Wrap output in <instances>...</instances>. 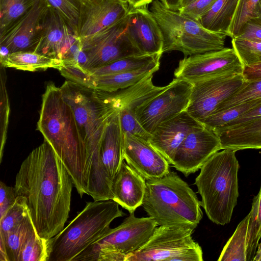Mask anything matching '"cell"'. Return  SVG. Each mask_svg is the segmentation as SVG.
<instances>
[{"mask_svg":"<svg viewBox=\"0 0 261 261\" xmlns=\"http://www.w3.org/2000/svg\"><path fill=\"white\" fill-rule=\"evenodd\" d=\"M73 186L70 175L45 140L21 163L14 188L16 196L25 201L40 237L49 240L64 229Z\"/></svg>","mask_w":261,"mask_h":261,"instance_id":"6da1fadb","label":"cell"},{"mask_svg":"<svg viewBox=\"0 0 261 261\" xmlns=\"http://www.w3.org/2000/svg\"><path fill=\"white\" fill-rule=\"evenodd\" d=\"M60 89L73 111L84 144L88 195L96 201L111 199L112 184L103 169L100 148L108 119L116 111L105 101L99 90L70 80L65 81Z\"/></svg>","mask_w":261,"mask_h":261,"instance_id":"7a4b0ae2","label":"cell"},{"mask_svg":"<svg viewBox=\"0 0 261 261\" xmlns=\"http://www.w3.org/2000/svg\"><path fill=\"white\" fill-rule=\"evenodd\" d=\"M37 129L65 167L80 196L88 195L84 144L73 111L54 83L47 84L42 95Z\"/></svg>","mask_w":261,"mask_h":261,"instance_id":"3957f363","label":"cell"},{"mask_svg":"<svg viewBox=\"0 0 261 261\" xmlns=\"http://www.w3.org/2000/svg\"><path fill=\"white\" fill-rule=\"evenodd\" d=\"M236 152L224 149L216 152L201 167L195 178L201 206L216 224L229 223L237 204L239 164Z\"/></svg>","mask_w":261,"mask_h":261,"instance_id":"277c9868","label":"cell"},{"mask_svg":"<svg viewBox=\"0 0 261 261\" xmlns=\"http://www.w3.org/2000/svg\"><path fill=\"white\" fill-rule=\"evenodd\" d=\"M142 204L158 225H180L196 228L202 218L201 201L189 185L170 171L163 177L146 180Z\"/></svg>","mask_w":261,"mask_h":261,"instance_id":"5b68a950","label":"cell"},{"mask_svg":"<svg viewBox=\"0 0 261 261\" xmlns=\"http://www.w3.org/2000/svg\"><path fill=\"white\" fill-rule=\"evenodd\" d=\"M124 215L112 199L87 202L65 228L48 240V261H73L110 228L114 219Z\"/></svg>","mask_w":261,"mask_h":261,"instance_id":"8992f818","label":"cell"},{"mask_svg":"<svg viewBox=\"0 0 261 261\" xmlns=\"http://www.w3.org/2000/svg\"><path fill=\"white\" fill-rule=\"evenodd\" d=\"M149 10L162 33L163 53L177 50L187 57L225 48L226 35L206 29L199 21L168 9L160 0H153Z\"/></svg>","mask_w":261,"mask_h":261,"instance_id":"52a82bcc","label":"cell"},{"mask_svg":"<svg viewBox=\"0 0 261 261\" xmlns=\"http://www.w3.org/2000/svg\"><path fill=\"white\" fill-rule=\"evenodd\" d=\"M158 226L150 217L138 218L129 213L119 225L110 228L73 261H125L149 240Z\"/></svg>","mask_w":261,"mask_h":261,"instance_id":"ba28073f","label":"cell"},{"mask_svg":"<svg viewBox=\"0 0 261 261\" xmlns=\"http://www.w3.org/2000/svg\"><path fill=\"white\" fill-rule=\"evenodd\" d=\"M194 228L160 225L149 240L125 261H203L202 250L192 238Z\"/></svg>","mask_w":261,"mask_h":261,"instance_id":"9c48e42d","label":"cell"},{"mask_svg":"<svg viewBox=\"0 0 261 261\" xmlns=\"http://www.w3.org/2000/svg\"><path fill=\"white\" fill-rule=\"evenodd\" d=\"M128 20L127 14L107 28L80 38L81 49L87 58L86 69L101 67L127 57L143 54L129 35Z\"/></svg>","mask_w":261,"mask_h":261,"instance_id":"30bf717a","label":"cell"},{"mask_svg":"<svg viewBox=\"0 0 261 261\" xmlns=\"http://www.w3.org/2000/svg\"><path fill=\"white\" fill-rule=\"evenodd\" d=\"M191 90V83L174 79L162 92L137 108L135 114L138 121L151 134L160 124L186 110Z\"/></svg>","mask_w":261,"mask_h":261,"instance_id":"8fae6325","label":"cell"},{"mask_svg":"<svg viewBox=\"0 0 261 261\" xmlns=\"http://www.w3.org/2000/svg\"><path fill=\"white\" fill-rule=\"evenodd\" d=\"M245 81L243 74H224L191 83L192 90L186 111L202 123L221 103L236 93Z\"/></svg>","mask_w":261,"mask_h":261,"instance_id":"7c38bea8","label":"cell"},{"mask_svg":"<svg viewBox=\"0 0 261 261\" xmlns=\"http://www.w3.org/2000/svg\"><path fill=\"white\" fill-rule=\"evenodd\" d=\"M244 66L233 48L185 57L175 69V78L190 83L224 74H242Z\"/></svg>","mask_w":261,"mask_h":261,"instance_id":"4fadbf2b","label":"cell"},{"mask_svg":"<svg viewBox=\"0 0 261 261\" xmlns=\"http://www.w3.org/2000/svg\"><path fill=\"white\" fill-rule=\"evenodd\" d=\"M48 6L45 0H37L29 10L0 32V58L17 51H35Z\"/></svg>","mask_w":261,"mask_h":261,"instance_id":"5bb4252c","label":"cell"},{"mask_svg":"<svg viewBox=\"0 0 261 261\" xmlns=\"http://www.w3.org/2000/svg\"><path fill=\"white\" fill-rule=\"evenodd\" d=\"M222 149L218 135L204 125L191 132L181 143L171 165L186 176L195 173Z\"/></svg>","mask_w":261,"mask_h":261,"instance_id":"9a60e30c","label":"cell"},{"mask_svg":"<svg viewBox=\"0 0 261 261\" xmlns=\"http://www.w3.org/2000/svg\"><path fill=\"white\" fill-rule=\"evenodd\" d=\"M77 31L58 10L48 5L42 17L35 52L59 60L78 39Z\"/></svg>","mask_w":261,"mask_h":261,"instance_id":"2e32d148","label":"cell"},{"mask_svg":"<svg viewBox=\"0 0 261 261\" xmlns=\"http://www.w3.org/2000/svg\"><path fill=\"white\" fill-rule=\"evenodd\" d=\"M129 9L128 3L119 0H81L79 37L92 35L115 23L128 14Z\"/></svg>","mask_w":261,"mask_h":261,"instance_id":"e0dca14e","label":"cell"},{"mask_svg":"<svg viewBox=\"0 0 261 261\" xmlns=\"http://www.w3.org/2000/svg\"><path fill=\"white\" fill-rule=\"evenodd\" d=\"M123 136L124 160L146 180L163 177L170 171L168 161L149 141L129 134Z\"/></svg>","mask_w":261,"mask_h":261,"instance_id":"ac0fdd59","label":"cell"},{"mask_svg":"<svg viewBox=\"0 0 261 261\" xmlns=\"http://www.w3.org/2000/svg\"><path fill=\"white\" fill-rule=\"evenodd\" d=\"M203 124L185 110L158 125L151 134L150 144L171 164L188 135Z\"/></svg>","mask_w":261,"mask_h":261,"instance_id":"d6986e66","label":"cell"},{"mask_svg":"<svg viewBox=\"0 0 261 261\" xmlns=\"http://www.w3.org/2000/svg\"><path fill=\"white\" fill-rule=\"evenodd\" d=\"M128 16L129 35L140 51L143 54L162 55V33L148 5L130 7Z\"/></svg>","mask_w":261,"mask_h":261,"instance_id":"ffe728a7","label":"cell"},{"mask_svg":"<svg viewBox=\"0 0 261 261\" xmlns=\"http://www.w3.org/2000/svg\"><path fill=\"white\" fill-rule=\"evenodd\" d=\"M146 187V179L123 161L113 180L112 199L134 213L143 204Z\"/></svg>","mask_w":261,"mask_h":261,"instance_id":"44dd1931","label":"cell"},{"mask_svg":"<svg viewBox=\"0 0 261 261\" xmlns=\"http://www.w3.org/2000/svg\"><path fill=\"white\" fill-rule=\"evenodd\" d=\"M124 144L119 113L116 111L108 119L100 148L103 169L112 184L124 160Z\"/></svg>","mask_w":261,"mask_h":261,"instance_id":"7402d4cb","label":"cell"},{"mask_svg":"<svg viewBox=\"0 0 261 261\" xmlns=\"http://www.w3.org/2000/svg\"><path fill=\"white\" fill-rule=\"evenodd\" d=\"M151 74L126 88L113 92L99 91L105 101L114 110L135 113L137 108L148 99L162 92L166 87L153 85Z\"/></svg>","mask_w":261,"mask_h":261,"instance_id":"603a6c76","label":"cell"},{"mask_svg":"<svg viewBox=\"0 0 261 261\" xmlns=\"http://www.w3.org/2000/svg\"><path fill=\"white\" fill-rule=\"evenodd\" d=\"M214 132L219 138L222 149L236 151L245 149H261V118Z\"/></svg>","mask_w":261,"mask_h":261,"instance_id":"cb8c5ba5","label":"cell"},{"mask_svg":"<svg viewBox=\"0 0 261 261\" xmlns=\"http://www.w3.org/2000/svg\"><path fill=\"white\" fill-rule=\"evenodd\" d=\"M160 61L135 70L94 76V90L113 92L138 83L159 69Z\"/></svg>","mask_w":261,"mask_h":261,"instance_id":"d4e9b609","label":"cell"},{"mask_svg":"<svg viewBox=\"0 0 261 261\" xmlns=\"http://www.w3.org/2000/svg\"><path fill=\"white\" fill-rule=\"evenodd\" d=\"M238 0H217L198 21L206 29L228 36Z\"/></svg>","mask_w":261,"mask_h":261,"instance_id":"484cf974","label":"cell"},{"mask_svg":"<svg viewBox=\"0 0 261 261\" xmlns=\"http://www.w3.org/2000/svg\"><path fill=\"white\" fill-rule=\"evenodd\" d=\"M1 64L5 67L29 71L55 68L60 70L63 61L52 59L35 51H17L0 58Z\"/></svg>","mask_w":261,"mask_h":261,"instance_id":"4316f807","label":"cell"},{"mask_svg":"<svg viewBox=\"0 0 261 261\" xmlns=\"http://www.w3.org/2000/svg\"><path fill=\"white\" fill-rule=\"evenodd\" d=\"M162 55H138L123 58L104 66L88 69L93 75H103L139 69L159 61Z\"/></svg>","mask_w":261,"mask_h":261,"instance_id":"83f0119b","label":"cell"},{"mask_svg":"<svg viewBox=\"0 0 261 261\" xmlns=\"http://www.w3.org/2000/svg\"><path fill=\"white\" fill-rule=\"evenodd\" d=\"M37 231L29 215L4 238L0 237L6 248L8 261H18L21 251L31 236Z\"/></svg>","mask_w":261,"mask_h":261,"instance_id":"f1b7e54d","label":"cell"},{"mask_svg":"<svg viewBox=\"0 0 261 261\" xmlns=\"http://www.w3.org/2000/svg\"><path fill=\"white\" fill-rule=\"evenodd\" d=\"M248 215L239 224L218 259V261H247Z\"/></svg>","mask_w":261,"mask_h":261,"instance_id":"f546056e","label":"cell"},{"mask_svg":"<svg viewBox=\"0 0 261 261\" xmlns=\"http://www.w3.org/2000/svg\"><path fill=\"white\" fill-rule=\"evenodd\" d=\"M261 103V98L237 104L230 108L215 112L209 115L202 123L214 130L239 118L243 114Z\"/></svg>","mask_w":261,"mask_h":261,"instance_id":"4dcf8cb0","label":"cell"},{"mask_svg":"<svg viewBox=\"0 0 261 261\" xmlns=\"http://www.w3.org/2000/svg\"><path fill=\"white\" fill-rule=\"evenodd\" d=\"M249 216L247 241V261H253L261 238V185L258 194L253 199Z\"/></svg>","mask_w":261,"mask_h":261,"instance_id":"1f68e13d","label":"cell"},{"mask_svg":"<svg viewBox=\"0 0 261 261\" xmlns=\"http://www.w3.org/2000/svg\"><path fill=\"white\" fill-rule=\"evenodd\" d=\"M37 0H0V32L29 10Z\"/></svg>","mask_w":261,"mask_h":261,"instance_id":"d6a6232c","label":"cell"},{"mask_svg":"<svg viewBox=\"0 0 261 261\" xmlns=\"http://www.w3.org/2000/svg\"><path fill=\"white\" fill-rule=\"evenodd\" d=\"M29 215L30 213L25 201L22 197L17 196L14 204L0 218V237H6Z\"/></svg>","mask_w":261,"mask_h":261,"instance_id":"836d02e7","label":"cell"},{"mask_svg":"<svg viewBox=\"0 0 261 261\" xmlns=\"http://www.w3.org/2000/svg\"><path fill=\"white\" fill-rule=\"evenodd\" d=\"M232 48L244 67L261 63V42L238 37L232 38Z\"/></svg>","mask_w":261,"mask_h":261,"instance_id":"e575fe53","label":"cell"},{"mask_svg":"<svg viewBox=\"0 0 261 261\" xmlns=\"http://www.w3.org/2000/svg\"><path fill=\"white\" fill-rule=\"evenodd\" d=\"M260 0H238L237 8L230 26L228 36L237 37L245 24L256 18L257 7Z\"/></svg>","mask_w":261,"mask_h":261,"instance_id":"d590c367","label":"cell"},{"mask_svg":"<svg viewBox=\"0 0 261 261\" xmlns=\"http://www.w3.org/2000/svg\"><path fill=\"white\" fill-rule=\"evenodd\" d=\"M5 68L1 64L0 69V162L2 161L5 145L7 137V131L10 114V102L6 88L7 75Z\"/></svg>","mask_w":261,"mask_h":261,"instance_id":"8d00e7d4","label":"cell"},{"mask_svg":"<svg viewBox=\"0 0 261 261\" xmlns=\"http://www.w3.org/2000/svg\"><path fill=\"white\" fill-rule=\"evenodd\" d=\"M48 240L40 237L37 231L34 232L23 247L18 261H48Z\"/></svg>","mask_w":261,"mask_h":261,"instance_id":"74e56055","label":"cell"},{"mask_svg":"<svg viewBox=\"0 0 261 261\" xmlns=\"http://www.w3.org/2000/svg\"><path fill=\"white\" fill-rule=\"evenodd\" d=\"M259 98H261V80L245 81L236 93L221 103L213 112Z\"/></svg>","mask_w":261,"mask_h":261,"instance_id":"f35d334b","label":"cell"},{"mask_svg":"<svg viewBox=\"0 0 261 261\" xmlns=\"http://www.w3.org/2000/svg\"><path fill=\"white\" fill-rule=\"evenodd\" d=\"M62 75L85 87L94 89V76L79 64H65L59 70Z\"/></svg>","mask_w":261,"mask_h":261,"instance_id":"ab89813d","label":"cell"},{"mask_svg":"<svg viewBox=\"0 0 261 261\" xmlns=\"http://www.w3.org/2000/svg\"><path fill=\"white\" fill-rule=\"evenodd\" d=\"M123 134H129L149 141L151 134L138 121L135 113L125 110L118 111Z\"/></svg>","mask_w":261,"mask_h":261,"instance_id":"60d3db41","label":"cell"},{"mask_svg":"<svg viewBox=\"0 0 261 261\" xmlns=\"http://www.w3.org/2000/svg\"><path fill=\"white\" fill-rule=\"evenodd\" d=\"M48 5L58 10L77 31L80 0H45Z\"/></svg>","mask_w":261,"mask_h":261,"instance_id":"b9f144b4","label":"cell"},{"mask_svg":"<svg viewBox=\"0 0 261 261\" xmlns=\"http://www.w3.org/2000/svg\"><path fill=\"white\" fill-rule=\"evenodd\" d=\"M217 0H196L181 8L179 11L192 19L198 20Z\"/></svg>","mask_w":261,"mask_h":261,"instance_id":"7bdbcfd3","label":"cell"},{"mask_svg":"<svg viewBox=\"0 0 261 261\" xmlns=\"http://www.w3.org/2000/svg\"><path fill=\"white\" fill-rule=\"evenodd\" d=\"M17 196L14 187L7 186L0 182V218L14 204Z\"/></svg>","mask_w":261,"mask_h":261,"instance_id":"ee69618b","label":"cell"},{"mask_svg":"<svg viewBox=\"0 0 261 261\" xmlns=\"http://www.w3.org/2000/svg\"><path fill=\"white\" fill-rule=\"evenodd\" d=\"M236 37L261 42V20L255 18L248 21Z\"/></svg>","mask_w":261,"mask_h":261,"instance_id":"f6af8a7d","label":"cell"},{"mask_svg":"<svg viewBox=\"0 0 261 261\" xmlns=\"http://www.w3.org/2000/svg\"><path fill=\"white\" fill-rule=\"evenodd\" d=\"M261 118V103L243 114L239 118L228 123L222 127L214 129L213 131L219 129H227L242 123Z\"/></svg>","mask_w":261,"mask_h":261,"instance_id":"bcb514c9","label":"cell"},{"mask_svg":"<svg viewBox=\"0 0 261 261\" xmlns=\"http://www.w3.org/2000/svg\"><path fill=\"white\" fill-rule=\"evenodd\" d=\"M242 74L246 81L261 80V63L252 66L244 67Z\"/></svg>","mask_w":261,"mask_h":261,"instance_id":"7dc6e473","label":"cell"},{"mask_svg":"<svg viewBox=\"0 0 261 261\" xmlns=\"http://www.w3.org/2000/svg\"><path fill=\"white\" fill-rule=\"evenodd\" d=\"M168 9L173 11H179L182 0H160Z\"/></svg>","mask_w":261,"mask_h":261,"instance_id":"c3c4849f","label":"cell"},{"mask_svg":"<svg viewBox=\"0 0 261 261\" xmlns=\"http://www.w3.org/2000/svg\"><path fill=\"white\" fill-rule=\"evenodd\" d=\"M151 4L149 0H129L128 4L131 7H138Z\"/></svg>","mask_w":261,"mask_h":261,"instance_id":"681fc988","label":"cell"},{"mask_svg":"<svg viewBox=\"0 0 261 261\" xmlns=\"http://www.w3.org/2000/svg\"><path fill=\"white\" fill-rule=\"evenodd\" d=\"M253 261H261V242L258 246V249L256 251Z\"/></svg>","mask_w":261,"mask_h":261,"instance_id":"f907efd6","label":"cell"},{"mask_svg":"<svg viewBox=\"0 0 261 261\" xmlns=\"http://www.w3.org/2000/svg\"><path fill=\"white\" fill-rule=\"evenodd\" d=\"M256 18L261 20V0L259 2L257 7Z\"/></svg>","mask_w":261,"mask_h":261,"instance_id":"816d5d0a","label":"cell"},{"mask_svg":"<svg viewBox=\"0 0 261 261\" xmlns=\"http://www.w3.org/2000/svg\"><path fill=\"white\" fill-rule=\"evenodd\" d=\"M195 1L196 0H182L181 4L180 9L190 4L191 3H193V2Z\"/></svg>","mask_w":261,"mask_h":261,"instance_id":"f5cc1de1","label":"cell"},{"mask_svg":"<svg viewBox=\"0 0 261 261\" xmlns=\"http://www.w3.org/2000/svg\"><path fill=\"white\" fill-rule=\"evenodd\" d=\"M123 3H128L129 0H119Z\"/></svg>","mask_w":261,"mask_h":261,"instance_id":"db71d44e","label":"cell"},{"mask_svg":"<svg viewBox=\"0 0 261 261\" xmlns=\"http://www.w3.org/2000/svg\"><path fill=\"white\" fill-rule=\"evenodd\" d=\"M153 1V0H149V1L151 2H151H152Z\"/></svg>","mask_w":261,"mask_h":261,"instance_id":"11a10c76","label":"cell"},{"mask_svg":"<svg viewBox=\"0 0 261 261\" xmlns=\"http://www.w3.org/2000/svg\"><path fill=\"white\" fill-rule=\"evenodd\" d=\"M81 1V0H80Z\"/></svg>","mask_w":261,"mask_h":261,"instance_id":"9f6ffc18","label":"cell"}]
</instances>
